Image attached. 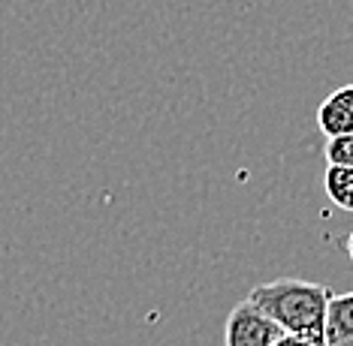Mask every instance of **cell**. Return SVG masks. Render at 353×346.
Here are the masks:
<instances>
[{"mask_svg":"<svg viewBox=\"0 0 353 346\" xmlns=\"http://www.w3.org/2000/svg\"><path fill=\"white\" fill-rule=\"evenodd\" d=\"M275 346H323V343H314V340H305V337H293V334H284Z\"/></svg>","mask_w":353,"mask_h":346,"instance_id":"cell-7","label":"cell"},{"mask_svg":"<svg viewBox=\"0 0 353 346\" xmlns=\"http://www.w3.org/2000/svg\"><path fill=\"white\" fill-rule=\"evenodd\" d=\"M344 247H347V256H350V262H353V232L347 235V244H344Z\"/></svg>","mask_w":353,"mask_h":346,"instance_id":"cell-8","label":"cell"},{"mask_svg":"<svg viewBox=\"0 0 353 346\" xmlns=\"http://www.w3.org/2000/svg\"><path fill=\"white\" fill-rule=\"evenodd\" d=\"M317 127L323 130L326 139L332 136H350L353 133V85L339 87L329 94L317 109Z\"/></svg>","mask_w":353,"mask_h":346,"instance_id":"cell-3","label":"cell"},{"mask_svg":"<svg viewBox=\"0 0 353 346\" xmlns=\"http://www.w3.org/2000/svg\"><path fill=\"white\" fill-rule=\"evenodd\" d=\"M323 190L329 196V202L353 211V169L347 166H326L323 175Z\"/></svg>","mask_w":353,"mask_h":346,"instance_id":"cell-5","label":"cell"},{"mask_svg":"<svg viewBox=\"0 0 353 346\" xmlns=\"http://www.w3.org/2000/svg\"><path fill=\"white\" fill-rule=\"evenodd\" d=\"M281 337L284 332L248 299L230 310L223 328V346H275Z\"/></svg>","mask_w":353,"mask_h":346,"instance_id":"cell-2","label":"cell"},{"mask_svg":"<svg viewBox=\"0 0 353 346\" xmlns=\"http://www.w3.org/2000/svg\"><path fill=\"white\" fill-rule=\"evenodd\" d=\"M326 163L329 166H347V169H353V133L326 139Z\"/></svg>","mask_w":353,"mask_h":346,"instance_id":"cell-6","label":"cell"},{"mask_svg":"<svg viewBox=\"0 0 353 346\" xmlns=\"http://www.w3.org/2000/svg\"><path fill=\"white\" fill-rule=\"evenodd\" d=\"M248 301L275 323L284 334L326 346V313L332 292L323 283L299 277H278L251 289Z\"/></svg>","mask_w":353,"mask_h":346,"instance_id":"cell-1","label":"cell"},{"mask_svg":"<svg viewBox=\"0 0 353 346\" xmlns=\"http://www.w3.org/2000/svg\"><path fill=\"white\" fill-rule=\"evenodd\" d=\"M326 346H353V292L332 295L329 301Z\"/></svg>","mask_w":353,"mask_h":346,"instance_id":"cell-4","label":"cell"}]
</instances>
